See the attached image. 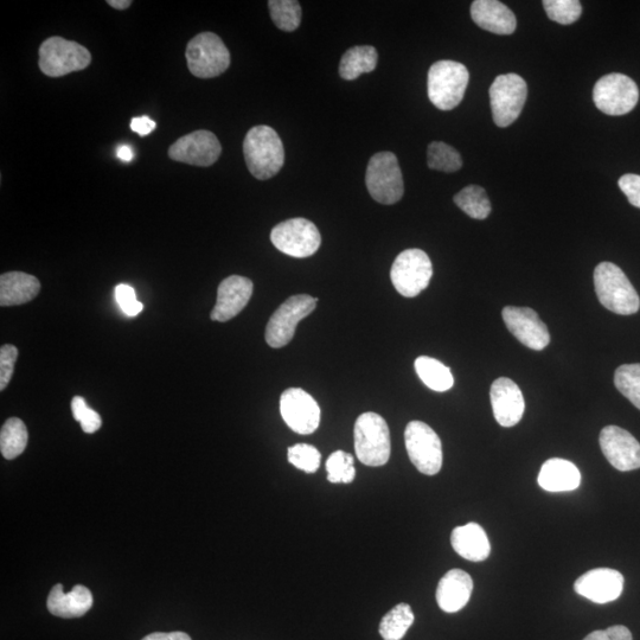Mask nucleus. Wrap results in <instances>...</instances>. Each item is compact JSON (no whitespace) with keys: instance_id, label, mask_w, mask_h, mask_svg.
<instances>
[{"instance_id":"nucleus-1","label":"nucleus","mask_w":640,"mask_h":640,"mask_svg":"<svg viewBox=\"0 0 640 640\" xmlns=\"http://www.w3.org/2000/svg\"><path fill=\"white\" fill-rule=\"evenodd\" d=\"M247 168L260 181L273 178L283 169L285 150L279 134L270 126H255L243 142Z\"/></svg>"},{"instance_id":"nucleus-2","label":"nucleus","mask_w":640,"mask_h":640,"mask_svg":"<svg viewBox=\"0 0 640 640\" xmlns=\"http://www.w3.org/2000/svg\"><path fill=\"white\" fill-rule=\"evenodd\" d=\"M595 292L601 305L617 315H635L640 299L629 278L612 262H601L594 271Z\"/></svg>"},{"instance_id":"nucleus-3","label":"nucleus","mask_w":640,"mask_h":640,"mask_svg":"<svg viewBox=\"0 0 640 640\" xmlns=\"http://www.w3.org/2000/svg\"><path fill=\"white\" fill-rule=\"evenodd\" d=\"M470 73L456 61H438L428 72L427 92L432 104L441 111H451L463 101Z\"/></svg>"},{"instance_id":"nucleus-4","label":"nucleus","mask_w":640,"mask_h":640,"mask_svg":"<svg viewBox=\"0 0 640 640\" xmlns=\"http://www.w3.org/2000/svg\"><path fill=\"white\" fill-rule=\"evenodd\" d=\"M358 460L367 466H383L390 458V432L381 415L368 412L358 416L354 430Z\"/></svg>"},{"instance_id":"nucleus-5","label":"nucleus","mask_w":640,"mask_h":640,"mask_svg":"<svg viewBox=\"0 0 640 640\" xmlns=\"http://www.w3.org/2000/svg\"><path fill=\"white\" fill-rule=\"evenodd\" d=\"M188 67L196 78L213 79L230 66V53L226 44L214 32H202L188 43Z\"/></svg>"},{"instance_id":"nucleus-6","label":"nucleus","mask_w":640,"mask_h":640,"mask_svg":"<svg viewBox=\"0 0 640 640\" xmlns=\"http://www.w3.org/2000/svg\"><path fill=\"white\" fill-rule=\"evenodd\" d=\"M366 184L376 202L392 206L398 203L405 192L398 157L392 152L376 153L369 160Z\"/></svg>"},{"instance_id":"nucleus-7","label":"nucleus","mask_w":640,"mask_h":640,"mask_svg":"<svg viewBox=\"0 0 640 640\" xmlns=\"http://www.w3.org/2000/svg\"><path fill=\"white\" fill-rule=\"evenodd\" d=\"M92 55L80 43L55 36L48 38L40 48V69L49 78H61L70 73L86 69Z\"/></svg>"},{"instance_id":"nucleus-8","label":"nucleus","mask_w":640,"mask_h":640,"mask_svg":"<svg viewBox=\"0 0 640 640\" xmlns=\"http://www.w3.org/2000/svg\"><path fill=\"white\" fill-rule=\"evenodd\" d=\"M528 96L527 82L510 73L497 76L490 87L492 118L498 127H508L520 117Z\"/></svg>"},{"instance_id":"nucleus-9","label":"nucleus","mask_w":640,"mask_h":640,"mask_svg":"<svg viewBox=\"0 0 640 640\" xmlns=\"http://www.w3.org/2000/svg\"><path fill=\"white\" fill-rule=\"evenodd\" d=\"M433 275L430 259L421 249H407L395 259L390 279L401 296L414 298L426 290Z\"/></svg>"},{"instance_id":"nucleus-10","label":"nucleus","mask_w":640,"mask_h":640,"mask_svg":"<svg viewBox=\"0 0 640 640\" xmlns=\"http://www.w3.org/2000/svg\"><path fill=\"white\" fill-rule=\"evenodd\" d=\"M406 448L412 464L426 476H435L443 467V445L439 435L421 421H412L405 431Z\"/></svg>"},{"instance_id":"nucleus-11","label":"nucleus","mask_w":640,"mask_h":640,"mask_svg":"<svg viewBox=\"0 0 640 640\" xmlns=\"http://www.w3.org/2000/svg\"><path fill=\"white\" fill-rule=\"evenodd\" d=\"M318 298H312L307 294H299L288 298L279 307L266 328V342L271 348L279 349L290 343L296 334L297 325L304 318L315 311Z\"/></svg>"},{"instance_id":"nucleus-12","label":"nucleus","mask_w":640,"mask_h":640,"mask_svg":"<svg viewBox=\"0 0 640 640\" xmlns=\"http://www.w3.org/2000/svg\"><path fill=\"white\" fill-rule=\"evenodd\" d=\"M593 100L598 110L618 117L635 110L639 100V89L636 82L627 75L608 74L595 83Z\"/></svg>"},{"instance_id":"nucleus-13","label":"nucleus","mask_w":640,"mask_h":640,"mask_svg":"<svg viewBox=\"0 0 640 640\" xmlns=\"http://www.w3.org/2000/svg\"><path fill=\"white\" fill-rule=\"evenodd\" d=\"M271 241L281 253L303 259L318 251L322 236L315 223L298 217L277 224L272 229Z\"/></svg>"},{"instance_id":"nucleus-14","label":"nucleus","mask_w":640,"mask_h":640,"mask_svg":"<svg viewBox=\"0 0 640 640\" xmlns=\"http://www.w3.org/2000/svg\"><path fill=\"white\" fill-rule=\"evenodd\" d=\"M280 413L293 432L307 435L317 431L320 424V408L305 390L290 388L280 398Z\"/></svg>"},{"instance_id":"nucleus-15","label":"nucleus","mask_w":640,"mask_h":640,"mask_svg":"<svg viewBox=\"0 0 640 640\" xmlns=\"http://www.w3.org/2000/svg\"><path fill=\"white\" fill-rule=\"evenodd\" d=\"M222 152L219 139L213 132L200 130L179 138L169 149V157L201 168H208L217 162Z\"/></svg>"},{"instance_id":"nucleus-16","label":"nucleus","mask_w":640,"mask_h":640,"mask_svg":"<svg viewBox=\"0 0 640 640\" xmlns=\"http://www.w3.org/2000/svg\"><path fill=\"white\" fill-rule=\"evenodd\" d=\"M600 447L610 464L622 472L640 469V444L618 426H607L600 433Z\"/></svg>"},{"instance_id":"nucleus-17","label":"nucleus","mask_w":640,"mask_h":640,"mask_svg":"<svg viewBox=\"0 0 640 640\" xmlns=\"http://www.w3.org/2000/svg\"><path fill=\"white\" fill-rule=\"evenodd\" d=\"M505 325L518 341L527 348L541 351L550 343L547 325L529 307H504L502 312Z\"/></svg>"},{"instance_id":"nucleus-18","label":"nucleus","mask_w":640,"mask_h":640,"mask_svg":"<svg viewBox=\"0 0 640 640\" xmlns=\"http://www.w3.org/2000/svg\"><path fill=\"white\" fill-rule=\"evenodd\" d=\"M574 590L592 603H612L623 593L624 576L611 568L592 569L575 581Z\"/></svg>"},{"instance_id":"nucleus-19","label":"nucleus","mask_w":640,"mask_h":640,"mask_svg":"<svg viewBox=\"0 0 640 640\" xmlns=\"http://www.w3.org/2000/svg\"><path fill=\"white\" fill-rule=\"evenodd\" d=\"M253 283L240 275L224 279L217 290V302L211 319L215 322H228L245 309L253 296Z\"/></svg>"},{"instance_id":"nucleus-20","label":"nucleus","mask_w":640,"mask_h":640,"mask_svg":"<svg viewBox=\"0 0 640 640\" xmlns=\"http://www.w3.org/2000/svg\"><path fill=\"white\" fill-rule=\"evenodd\" d=\"M490 399L499 425L514 427L522 420L526 403L521 389L514 381L507 377L496 380L491 386Z\"/></svg>"},{"instance_id":"nucleus-21","label":"nucleus","mask_w":640,"mask_h":640,"mask_svg":"<svg viewBox=\"0 0 640 640\" xmlns=\"http://www.w3.org/2000/svg\"><path fill=\"white\" fill-rule=\"evenodd\" d=\"M471 17L479 28L496 35L514 34L517 27L514 12L497 0H476L471 5Z\"/></svg>"},{"instance_id":"nucleus-22","label":"nucleus","mask_w":640,"mask_h":640,"mask_svg":"<svg viewBox=\"0 0 640 640\" xmlns=\"http://www.w3.org/2000/svg\"><path fill=\"white\" fill-rule=\"evenodd\" d=\"M473 592V580L462 569H452L439 581L437 603L446 613H456L469 603Z\"/></svg>"},{"instance_id":"nucleus-23","label":"nucleus","mask_w":640,"mask_h":640,"mask_svg":"<svg viewBox=\"0 0 640 640\" xmlns=\"http://www.w3.org/2000/svg\"><path fill=\"white\" fill-rule=\"evenodd\" d=\"M48 610L53 616L60 618H80L91 610L93 595L87 587L76 585L72 591L66 593L63 586L57 584L50 591L47 600Z\"/></svg>"},{"instance_id":"nucleus-24","label":"nucleus","mask_w":640,"mask_h":640,"mask_svg":"<svg viewBox=\"0 0 640 640\" xmlns=\"http://www.w3.org/2000/svg\"><path fill=\"white\" fill-rule=\"evenodd\" d=\"M451 544L462 558L480 562L489 558L491 544L485 530L477 523H469L463 527L454 528L451 535Z\"/></svg>"},{"instance_id":"nucleus-25","label":"nucleus","mask_w":640,"mask_h":640,"mask_svg":"<svg viewBox=\"0 0 640 640\" xmlns=\"http://www.w3.org/2000/svg\"><path fill=\"white\" fill-rule=\"evenodd\" d=\"M41 291V283L34 275L9 272L0 277V305L17 306L34 300Z\"/></svg>"},{"instance_id":"nucleus-26","label":"nucleus","mask_w":640,"mask_h":640,"mask_svg":"<svg viewBox=\"0 0 640 640\" xmlns=\"http://www.w3.org/2000/svg\"><path fill=\"white\" fill-rule=\"evenodd\" d=\"M581 475L578 467L568 460L553 458L541 467L539 485L549 492H568L579 488Z\"/></svg>"},{"instance_id":"nucleus-27","label":"nucleus","mask_w":640,"mask_h":640,"mask_svg":"<svg viewBox=\"0 0 640 640\" xmlns=\"http://www.w3.org/2000/svg\"><path fill=\"white\" fill-rule=\"evenodd\" d=\"M377 50L371 46L350 48L339 64V74L347 81L356 80L362 74L374 72L377 67Z\"/></svg>"},{"instance_id":"nucleus-28","label":"nucleus","mask_w":640,"mask_h":640,"mask_svg":"<svg viewBox=\"0 0 640 640\" xmlns=\"http://www.w3.org/2000/svg\"><path fill=\"white\" fill-rule=\"evenodd\" d=\"M415 370L420 380L434 392L444 393L453 387L452 371L435 358L427 356L416 358Z\"/></svg>"},{"instance_id":"nucleus-29","label":"nucleus","mask_w":640,"mask_h":640,"mask_svg":"<svg viewBox=\"0 0 640 640\" xmlns=\"http://www.w3.org/2000/svg\"><path fill=\"white\" fill-rule=\"evenodd\" d=\"M28 430L24 422L11 418L5 422L0 432V451L8 460L15 459L24 452L28 445Z\"/></svg>"},{"instance_id":"nucleus-30","label":"nucleus","mask_w":640,"mask_h":640,"mask_svg":"<svg viewBox=\"0 0 640 640\" xmlns=\"http://www.w3.org/2000/svg\"><path fill=\"white\" fill-rule=\"evenodd\" d=\"M453 201L472 219L485 220L491 214L492 207L488 194L479 185H469L459 191Z\"/></svg>"},{"instance_id":"nucleus-31","label":"nucleus","mask_w":640,"mask_h":640,"mask_svg":"<svg viewBox=\"0 0 640 640\" xmlns=\"http://www.w3.org/2000/svg\"><path fill=\"white\" fill-rule=\"evenodd\" d=\"M415 617L408 604L396 605L384 616L380 623V635L383 640H401L405 637Z\"/></svg>"},{"instance_id":"nucleus-32","label":"nucleus","mask_w":640,"mask_h":640,"mask_svg":"<svg viewBox=\"0 0 640 640\" xmlns=\"http://www.w3.org/2000/svg\"><path fill=\"white\" fill-rule=\"evenodd\" d=\"M427 164L432 170L451 174L462 169L463 159L454 147L443 142H433L428 145Z\"/></svg>"},{"instance_id":"nucleus-33","label":"nucleus","mask_w":640,"mask_h":640,"mask_svg":"<svg viewBox=\"0 0 640 640\" xmlns=\"http://www.w3.org/2000/svg\"><path fill=\"white\" fill-rule=\"evenodd\" d=\"M271 18L277 28L292 32L299 28L302 22V6L297 0H271L268 2Z\"/></svg>"},{"instance_id":"nucleus-34","label":"nucleus","mask_w":640,"mask_h":640,"mask_svg":"<svg viewBox=\"0 0 640 640\" xmlns=\"http://www.w3.org/2000/svg\"><path fill=\"white\" fill-rule=\"evenodd\" d=\"M614 384L640 411V364H624L616 370Z\"/></svg>"},{"instance_id":"nucleus-35","label":"nucleus","mask_w":640,"mask_h":640,"mask_svg":"<svg viewBox=\"0 0 640 640\" xmlns=\"http://www.w3.org/2000/svg\"><path fill=\"white\" fill-rule=\"evenodd\" d=\"M326 471L330 483L349 484L356 477L354 457L347 452L336 451L326 462Z\"/></svg>"},{"instance_id":"nucleus-36","label":"nucleus","mask_w":640,"mask_h":640,"mask_svg":"<svg viewBox=\"0 0 640 640\" xmlns=\"http://www.w3.org/2000/svg\"><path fill=\"white\" fill-rule=\"evenodd\" d=\"M542 4L549 19L562 25L573 24L582 14L578 0H544Z\"/></svg>"},{"instance_id":"nucleus-37","label":"nucleus","mask_w":640,"mask_h":640,"mask_svg":"<svg viewBox=\"0 0 640 640\" xmlns=\"http://www.w3.org/2000/svg\"><path fill=\"white\" fill-rule=\"evenodd\" d=\"M288 462L306 473H315L320 466L322 454L315 446L297 444L288 448Z\"/></svg>"},{"instance_id":"nucleus-38","label":"nucleus","mask_w":640,"mask_h":640,"mask_svg":"<svg viewBox=\"0 0 640 640\" xmlns=\"http://www.w3.org/2000/svg\"><path fill=\"white\" fill-rule=\"evenodd\" d=\"M74 419L79 421L83 432L93 434L102 426L101 416L87 406L85 399L75 396L72 401Z\"/></svg>"},{"instance_id":"nucleus-39","label":"nucleus","mask_w":640,"mask_h":640,"mask_svg":"<svg viewBox=\"0 0 640 640\" xmlns=\"http://www.w3.org/2000/svg\"><path fill=\"white\" fill-rule=\"evenodd\" d=\"M18 349L15 345H3L0 348V390H5L14 376Z\"/></svg>"},{"instance_id":"nucleus-40","label":"nucleus","mask_w":640,"mask_h":640,"mask_svg":"<svg viewBox=\"0 0 640 640\" xmlns=\"http://www.w3.org/2000/svg\"><path fill=\"white\" fill-rule=\"evenodd\" d=\"M115 297L117 302L124 311L125 315L130 317H136L143 311L144 305L138 302L136 291L130 285L121 284L115 290Z\"/></svg>"},{"instance_id":"nucleus-41","label":"nucleus","mask_w":640,"mask_h":640,"mask_svg":"<svg viewBox=\"0 0 640 640\" xmlns=\"http://www.w3.org/2000/svg\"><path fill=\"white\" fill-rule=\"evenodd\" d=\"M618 184L632 206L640 209V176L624 175L620 177Z\"/></svg>"},{"instance_id":"nucleus-42","label":"nucleus","mask_w":640,"mask_h":640,"mask_svg":"<svg viewBox=\"0 0 640 640\" xmlns=\"http://www.w3.org/2000/svg\"><path fill=\"white\" fill-rule=\"evenodd\" d=\"M584 640H633L631 632L622 625L608 627L607 630L594 631Z\"/></svg>"},{"instance_id":"nucleus-43","label":"nucleus","mask_w":640,"mask_h":640,"mask_svg":"<svg viewBox=\"0 0 640 640\" xmlns=\"http://www.w3.org/2000/svg\"><path fill=\"white\" fill-rule=\"evenodd\" d=\"M155 121L147 117L133 118L131 123L132 131L139 134L140 137H145L150 134L156 128Z\"/></svg>"},{"instance_id":"nucleus-44","label":"nucleus","mask_w":640,"mask_h":640,"mask_svg":"<svg viewBox=\"0 0 640 640\" xmlns=\"http://www.w3.org/2000/svg\"><path fill=\"white\" fill-rule=\"evenodd\" d=\"M142 640H192L187 633L184 632H156L146 636Z\"/></svg>"},{"instance_id":"nucleus-45","label":"nucleus","mask_w":640,"mask_h":640,"mask_svg":"<svg viewBox=\"0 0 640 640\" xmlns=\"http://www.w3.org/2000/svg\"><path fill=\"white\" fill-rule=\"evenodd\" d=\"M107 4L112 6L113 9L126 10L130 8L132 2L131 0H108Z\"/></svg>"},{"instance_id":"nucleus-46","label":"nucleus","mask_w":640,"mask_h":640,"mask_svg":"<svg viewBox=\"0 0 640 640\" xmlns=\"http://www.w3.org/2000/svg\"><path fill=\"white\" fill-rule=\"evenodd\" d=\"M118 157L124 162H131L133 159V152L128 146H121L118 150Z\"/></svg>"}]
</instances>
